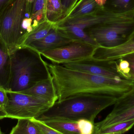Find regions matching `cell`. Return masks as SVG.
<instances>
[{"label": "cell", "instance_id": "obj_1", "mask_svg": "<svg viewBox=\"0 0 134 134\" xmlns=\"http://www.w3.org/2000/svg\"><path fill=\"white\" fill-rule=\"evenodd\" d=\"M56 89L57 101L82 94L108 95L119 98L131 90L134 82L116 79L46 63Z\"/></svg>", "mask_w": 134, "mask_h": 134}, {"label": "cell", "instance_id": "obj_2", "mask_svg": "<svg viewBox=\"0 0 134 134\" xmlns=\"http://www.w3.org/2000/svg\"><path fill=\"white\" fill-rule=\"evenodd\" d=\"M118 98L100 94H82L56 102L47 111L38 118L42 120L60 119L77 121L82 119L94 122L102 111L114 105Z\"/></svg>", "mask_w": 134, "mask_h": 134}, {"label": "cell", "instance_id": "obj_3", "mask_svg": "<svg viewBox=\"0 0 134 134\" xmlns=\"http://www.w3.org/2000/svg\"><path fill=\"white\" fill-rule=\"evenodd\" d=\"M10 75L7 91L20 92L33 86L41 78V55L28 47L16 48L10 53Z\"/></svg>", "mask_w": 134, "mask_h": 134}, {"label": "cell", "instance_id": "obj_4", "mask_svg": "<svg viewBox=\"0 0 134 134\" xmlns=\"http://www.w3.org/2000/svg\"><path fill=\"white\" fill-rule=\"evenodd\" d=\"M27 0H10L0 11V36L11 53L23 36L21 25L26 17Z\"/></svg>", "mask_w": 134, "mask_h": 134}, {"label": "cell", "instance_id": "obj_5", "mask_svg": "<svg viewBox=\"0 0 134 134\" xmlns=\"http://www.w3.org/2000/svg\"><path fill=\"white\" fill-rule=\"evenodd\" d=\"M7 93L8 100L4 110L8 118L38 119L53 105L38 97L7 90Z\"/></svg>", "mask_w": 134, "mask_h": 134}, {"label": "cell", "instance_id": "obj_6", "mask_svg": "<svg viewBox=\"0 0 134 134\" xmlns=\"http://www.w3.org/2000/svg\"><path fill=\"white\" fill-rule=\"evenodd\" d=\"M87 30L86 33L98 46L113 48L123 44L130 37L134 31V19L96 26Z\"/></svg>", "mask_w": 134, "mask_h": 134}, {"label": "cell", "instance_id": "obj_7", "mask_svg": "<svg viewBox=\"0 0 134 134\" xmlns=\"http://www.w3.org/2000/svg\"><path fill=\"white\" fill-rule=\"evenodd\" d=\"M98 46L86 42L75 41L40 54L53 64L63 65L90 61Z\"/></svg>", "mask_w": 134, "mask_h": 134}, {"label": "cell", "instance_id": "obj_8", "mask_svg": "<svg viewBox=\"0 0 134 134\" xmlns=\"http://www.w3.org/2000/svg\"><path fill=\"white\" fill-rule=\"evenodd\" d=\"M133 19L134 12L120 14L115 13L104 8L94 15L67 19L55 25L74 26L81 30L85 31L89 28L96 26Z\"/></svg>", "mask_w": 134, "mask_h": 134}, {"label": "cell", "instance_id": "obj_9", "mask_svg": "<svg viewBox=\"0 0 134 134\" xmlns=\"http://www.w3.org/2000/svg\"><path fill=\"white\" fill-rule=\"evenodd\" d=\"M134 52V31L127 41L119 46L113 48L98 46L90 61L106 63L114 61Z\"/></svg>", "mask_w": 134, "mask_h": 134}, {"label": "cell", "instance_id": "obj_10", "mask_svg": "<svg viewBox=\"0 0 134 134\" xmlns=\"http://www.w3.org/2000/svg\"><path fill=\"white\" fill-rule=\"evenodd\" d=\"M64 66L89 74L109 77L116 79H124L115 70L110 62L97 63L91 61L63 64Z\"/></svg>", "mask_w": 134, "mask_h": 134}, {"label": "cell", "instance_id": "obj_11", "mask_svg": "<svg viewBox=\"0 0 134 134\" xmlns=\"http://www.w3.org/2000/svg\"><path fill=\"white\" fill-rule=\"evenodd\" d=\"M47 70L48 76L46 78L39 80L30 88L20 93L41 98L54 105L58 100V96L53 79L48 68Z\"/></svg>", "mask_w": 134, "mask_h": 134}, {"label": "cell", "instance_id": "obj_12", "mask_svg": "<svg viewBox=\"0 0 134 134\" xmlns=\"http://www.w3.org/2000/svg\"><path fill=\"white\" fill-rule=\"evenodd\" d=\"M74 41L62 34L55 27L43 38L31 43L29 47L37 53L59 48L68 44Z\"/></svg>", "mask_w": 134, "mask_h": 134}, {"label": "cell", "instance_id": "obj_13", "mask_svg": "<svg viewBox=\"0 0 134 134\" xmlns=\"http://www.w3.org/2000/svg\"><path fill=\"white\" fill-rule=\"evenodd\" d=\"M104 8L100 7L96 0H78L68 15L60 22L69 19L92 15Z\"/></svg>", "mask_w": 134, "mask_h": 134}, {"label": "cell", "instance_id": "obj_14", "mask_svg": "<svg viewBox=\"0 0 134 134\" xmlns=\"http://www.w3.org/2000/svg\"><path fill=\"white\" fill-rule=\"evenodd\" d=\"M10 75V53L7 45L0 36V87L8 90Z\"/></svg>", "mask_w": 134, "mask_h": 134}, {"label": "cell", "instance_id": "obj_15", "mask_svg": "<svg viewBox=\"0 0 134 134\" xmlns=\"http://www.w3.org/2000/svg\"><path fill=\"white\" fill-rule=\"evenodd\" d=\"M54 26V24L47 20L40 23L31 32L26 34L22 37L17 45L16 48L29 46L33 42L43 38L50 32Z\"/></svg>", "mask_w": 134, "mask_h": 134}, {"label": "cell", "instance_id": "obj_16", "mask_svg": "<svg viewBox=\"0 0 134 134\" xmlns=\"http://www.w3.org/2000/svg\"><path fill=\"white\" fill-rule=\"evenodd\" d=\"M110 62L115 71L124 79L134 82V52Z\"/></svg>", "mask_w": 134, "mask_h": 134}, {"label": "cell", "instance_id": "obj_17", "mask_svg": "<svg viewBox=\"0 0 134 134\" xmlns=\"http://www.w3.org/2000/svg\"><path fill=\"white\" fill-rule=\"evenodd\" d=\"M134 119V107L117 114L109 113L104 120L94 123L96 133L100 130L113 124Z\"/></svg>", "mask_w": 134, "mask_h": 134}, {"label": "cell", "instance_id": "obj_18", "mask_svg": "<svg viewBox=\"0 0 134 134\" xmlns=\"http://www.w3.org/2000/svg\"><path fill=\"white\" fill-rule=\"evenodd\" d=\"M66 16V12L61 0H46V17L54 25L59 23Z\"/></svg>", "mask_w": 134, "mask_h": 134}, {"label": "cell", "instance_id": "obj_19", "mask_svg": "<svg viewBox=\"0 0 134 134\" xmlns=\"http://www.w3.org/2000/svg\"><path fill=\"white\" fill-rule=\"evenodd\" d=\"M27 11L33 24H39L47 20L46 17V0H27Z\"/></svg>", "mask_w": 134, "mask_h": 134}, {"label": "cell", "instance_id": "obj_20", "mask_svg": "<svg viewBox=\"0 0 134 134\" xmlns=\"http://www.w3.org/2000/svg\"><path fill=\"white\" fill-rule=\"evenodd\" d=\"M42 121L63 134H80L77 121L60 119H51Z\"/></svg>", "mask_w": 134, "mask_h": 134}, {"label": "cell", "instance_id": "obj_21", "mask_svg": "<svg viewBox=\"0 0 134 134\" xmlns=\"http://www.w3.org/2000/svg\"><path fill=\"white\" fill-rule=\"evenodd\" d=\"M105 9L116 13L134 12V0H106Z\"/></svg>", "mask_w": 134, "mask_h": 134}, {"label": "cell", "instance_id": "obj_22", "mask_svg": "<svg viewBox=\"0 0 134 134\" xmlns=\"http://www.w3.org/2000/svg\"><path fill=\"white\" fill-rule=\"evenodd\" d=\"M9 134H42L31 119L18 120Z\"/></svg>", "mask_w": 134, "mask_h": 134}, {"label": "cell", "instance_id": "obj_23", "mask_svg": "<svg viewBox=\"0 0 134 134\" xmlns=\"http://www.w3.org/2000/svg\"><path fill=\"white\" fill-rule=\"evenodd\" d=\"M134 107V87L128 93L117 99L110 114H117Z\"/></svg>", "mask_w": 134, "mask_h": 134}, {"label": "cell", "instance_id": "obj_24", "mask_svg": "<svg viewBox=\"0 0 134 134\" xmlns=\"http://www.w3.org/2000/svg\"><path fill=\"white\" fill-rule=\"evenodd\" d=\"M134 126V119L119 123L105 127L98 131L96 134H108L113 133H124Z\"/></svg>", "mask_w": 134, "mask_h": 134}, {"label": "cell", "instance_id": "obj_25", "mask_svg": "<svg viewBox=\"0 0 134 134\" xmlns=\"http://www.w3.org/2000/svg\"><path fill=\"white\" fill-rule=\"evenodd\" d=\"M77 124L80 134H96L94 122L82 119L77 121Z\"/></svg>", "mask_w": 134, "mask_h": 134}, {"label": "cell", "instance_id": "obj_26", "mask_svg": "<svg viewBox=\"0 0 134 134\" xmlns=\"http://www.w3.org/2000/svg\"><path fill=\"white\" fill-rule=\"evenodd\" d=\"M42 134H63L38 119H31Z\"/></svg>", "mask_w": 134, "mask_h": 134}, {"label": "cell", "instance_id": "obj_27", "mask_svg": "<svg viewBox=\"0 0 134 134\" xmlns=\"http://www.w3.org/2000/svg\"><path fill=\"white\" fill-rule=\"evenodd\" d=\"M78 1V0H63L62 1L64 8L66 12V16L64 19L68 15Z\"/></svg>", "mask_w": 134, "mask_h": 134}, {"label": "cell", "instance_id": "obj_28", "mask_svg": "<svg viewBox=\"0 0 134 134\" xmlns=\"http://www.w3.org/2000/svg\"><path fill=\"white\" fill-rule=\"evenodd\" d=\"M8 97L7 90L0 87V106L4 110L8 102Z\"/></svg>", "mask_w": 134, "mask_h": 134}, {"label": "cell", "instance_id": "obj_29", "mask_svg": "<svg viewBox=\"0 0 134 134\" xmlns=\"http://www.w3.org/2000/svg\"><path fill=\"white\" fill-rule=\"evenodd\" d=\"M7 118V114L5 110L0 106V120Z\"/></svg>", "mask_w": 134, "mask_h": 134}, {"label": "cell", "instance_id": "obj_30", "mask_svg": "<svg viewBox=\"0 0 134 134\" xmlns=\"http://www.w3.org/2000/svg\"><path fill=\"white\" fill-rule=\"evenodd\" d=\"M10 0H0V11L1 10L4 5Z\"/></svg>", "mask_w": 134, "mask_h": 134}, {"label": "cell", "instance_id": "obj_31", "mask_svg": "<svg viewBox=\"0 0 134 134\" xmlns=\"http://www.w3.org/2000/svg\"><path fill=\"white\" fill-rule=\"evenodd\" d=\"M108 134H122L121 133H110Z\"/></svg>", "mask_w": 134, "mask_h": 134}, {"label": "cell", "instance_id": "obj_32", "mask_svg": "<svg viewBox=\"0 0 134 134\" xmlns=\"http://www.w3.org/2000/svg\"><path fill=\"white\" fill-rule=\"evenodd\" d=\"M0 134H3L2 133L1 131V128H0Z\"/></svg>", "mask_w": 134, "mask_h": 134}]
</instances>
